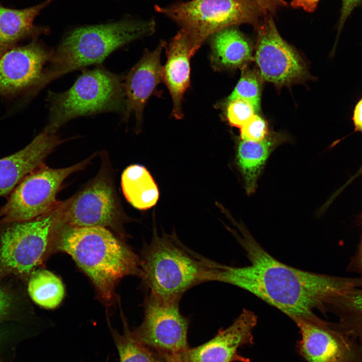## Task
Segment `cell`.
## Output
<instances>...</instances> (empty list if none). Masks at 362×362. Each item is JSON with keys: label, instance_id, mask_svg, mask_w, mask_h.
Wrapping results in <instances>:
<instances>
[{"label": "cell", "instance_id": "1", "mask_svg": "<svg viewBox=\"0 0 362 362\" xmlns=\"http://www.w3.org/2000/svg\"><path fill=\"white\" fill-rule=\"evenodd\" d=\"M237 239L249 264L233 266L218 263L213 281L246 290L276 308L294 322L318 321L316 310H328L336 297L362 287L360 278H343L301 270L281 262L238 224Z\"/></svg>", "mask_w": 362, "mask_h": 362}, {"label": "cell", "instance_id": "2", "mask_svg": "<svg viewBox=\"0 0 362 362\" xmlns=\"http://www.w3.org/2000/svg\"><path fill=\"white\" fill-rule=\"evenodd\" d=\"M58 226L57 249L69 254L87 275L105 303L113 302L122 278L139 276V257L107 228Z\"/></svg>", "mask_w": 362, "mask_h": 362}, {"label": "cell", "instance_id": "3", "mask_svg": "<svg viewBox=\"0 0 362 362\" xmlns=\"http://www.w3.org/2000/svg\"><path fill=\"white\" fill-rule=\"evenodd\" d=\"M139 277L148 295L179 302L188 290L213 281L218 264L189 249L174 235H155L143 248Z\"/></svg>", "mask_w": 362, "mask_h": 362}, {"label": "cell", "instance_id": "4", "mask_svg": "<svg viewBox=\"0 0 362 362\" xmlns=\"http://www.w3.org/2000/svg\"><path fill=\"white\" fill-rule=\"evenodd\" d=\"M154 29L153 20H127L72 30L52 52L41 79V88L64 74L101 63L116 49L151 34Z\"/></svg>", "mask_w": 362, "mask_h": 362}, {"label": "cell", "instance_id": "5", "mask_svg": "<svg viewBox=\"0 0 362 362\" xmlns=\"http://www.w3.org/2000/svg\"><path fill=\"white\" fill-rule=\"evenodd\" d=\"M49 122L46 126L56 132L75 118L108 112L124 111L125 96L121 77L101 67L85 70L68 90L50 92Z\"/></svg>", "mask_w": 362, "mask_h": 362}, {"label": "cell", "instance_id": "6", "mask_svg": "<svg viewBox=\"0 0 362 362\" xmlns=\"http://www.w3.org/2000/svg\"><path fill=\"white\" fill-rule=\"evenodd\" d=\"M189 35L197 51L215 33L241 24H255L262 15L250 0H192L166 7H155Z\"/></svg>", "mask_w": 362, "mask_h": 362}, {"label": "cell", "instance_id": "7", "mask_svg": "<svg viewBox=\"0 0 362 362\" xmlns=\"http://www.w3.org/2000/svg\"><path fill=\"white\" fill-rule=\"evenodd\" d=\"M58 207L33 219L0 227V276L30 275L42 262L53 232L60 222Z\"/></svg>", "mask_w": 362, "mask_h": 362}, {"label": "cell", "instance_id": "8", "mask_svg": "<svg viewBox=\"0 0 362 362\" xmlns=\"http://www.w3.org/2000/svg\"><path fill=\"white\" fill-rule=\"evenodd\" d=\"M88 161V159L61 168H52L43 163L33 169L0 207V226L30 220L56 208L60 203L56 195L63 181L83 168Z\"/></svg>", "mask_w": 362, "mask_h": 362}, {"label": "cell", "instance_id": "9", "mask_svg": "<svg viewBox=\"0 0 362 362\" xmlns=\"http://www.w3.org/2000/svg\"><path fill=\"white\" fill-rule=\"evenodd\" d=\"M144 310L142 323L132 331L139 341L160 357L180 355L189 348V320L180 313L179 302H164L147 294Z\"/></svg>", "mask_w": 362, "mask_h": 362}, {"label": "cell", "instance_id": "10", "mask_svg": "<svg viewBox=\"0 0 362 362\" xmlns=\"http://www.w3.org/2000/svg\"><path fill=\"white\" fill-rule=\"evenodd\" d=\"M52 51L37 40L16 46L0 57V99L29 98L41 89L40 83Z\"/></svg>", "mask_w": 362, "mask_h": 362}, {"label": "cell", "instance_id": "11", "mask_svg": "<svg viewBox=\"0 0 362 362\" xmlns=\"http://www.w3.org/2000/svg\"><path fill=\"white\" fill-rule=\"evenodd\" d=\"M255 60L260 76L277 86L304 80L305 64L297 52L280 35L273 19L266 17L257 29Z\"/></svg>", "mask_w": 362, "mask_h": 362}, {"label": "cell", "instance_id": "12", "mask_svg": "<svg viewBox=\"0 0 362 362\" xmlns=\"http://www.w3.org/2000/svg\"><path fill=\"white\" fill-rule=\"evenodd\" d=\"M294 322L301 335L297 350L305 362H362V344L337 324L322 319Z\"/></svg>", "mask_w": 362, "mask_h": 362}, {"label": "cell", "instance_id": "13", "mask_svg": "<svg viewBox=\"0 0 362 362\" xmlns=\"http://www.w3.org/2000/svg\"><path fill=\"white\" fill-rule=\"evenodd\" d=\"M117 210L112 188L99 177L67 201L61 203L60 224L71 227L112 226Z\"/></svg>", "mask_w": 362, "mask_h": 362}, {"label": "cell", "instance_id": "14", "mask_svg": "<svg viewBox=\"0 0 362 362\" xmlns=\"http://www.w3.org/2000/svg\"><path fill=\"white\" fill-rule=\"evenodd\" d=\"M257 316L251 311L244 309L233 322L218 331L212 339L179 355L183 362H250L241 355L238 349L253 343V331Z\"/></svg>", "mask_w": 362, "mask_h": 362}, {"label": "cell", "instance_id": "15", "mask_svg": "<svg viewBox=\"0 0 362 362\" xmlns=\"http://www.w3.org/2000/svg\"><path fill=\"white\" fill-rule=\"evenodd\" d=\"M165 46V42L161 41L153 51H146L126 76L123 84L125 96L124 119L133 113L137 123L142 122L147 100L162 81L160 55Z\"/></svg>", "mask_w": 362, "mask_h": 362}, {"label": "cell", "instance_id": "16", "mask_svg": "<svg viewBox=\"0 0 362 362\" xmlns=\"http://www.w3.org/2000/svg\"><path fill=\"white\" fill-rule=\"evenodd\" d=\"M62 140L46 128L26 146L0 159V197L8 196L31 171L44 160Z\"/></svg>", "mask_w": 362, "mask_h": 362}, {"label": "cell", "instance_id": "17", "mask_svg": "<svg viewBox=\"0 0 362 362\" xmlns=\"http://www.w3.org/2000/svg\"><path fill=\"white\" fill-rule=\"evenodd\" d=\"M165 47L167 59L162 67V81L171 97L172 115L176 119H181L184 117V95L190 86V59L197 51L189 35L182 29Z\"/></svg>", "mask_w": 362, "mask_h": 362}, {"label": "cell", "instance_id": "18", "mask_svg": "<svg viewBox=\"0 0 362 362\" xmlns=\"http://www.w3.org/2000/svg\"><path fill=\"white\" fill-rule=\"evenodd\" d=\"M210 62L216 70L240 67L251 58L248 41L233 27L223 29L211 36Z\"/></svg>", "mask_w": 362, "mask_h": 362}, {"label": "cell", "instance_id": "19", "mask_svg": "<svg viewBox=\"0 0 362 362\" xmlns=\"http://www.w3.org/2000/svg\"><path fill=\"white\" fill-rule=\"evenodd\" d=\"M49 1L21 10L0 7V57L20 41L48 32L34 25V20Z\"/></svg>", "mask_w": 362, "mask_h": 362}, {"label": "cell", "instance_id": "20", "mask_svg": "<svg viewBox=\"0 0 362 362\" xmlns=\"http://www.w3.org/2000/svg\"><path fill=\"white\" fill-rule=\"evenodd\" d=\"M285 140L282 134L273 133L260 141L242 140L238 143L237 162L248 195L255 191L258 178L271 153Z\"/></svg>", "mask_w": 362, "mask_h": 362}, {"label": "cell", "instance_id": "21", "mask_svg": "<svg viewBox=\"0 0 362 362\" xmlns=\"http://www.w3.org/2000/svg\"><path fill=\"white\" fill-rule=\"evenodd\" d=\"M121 186L127 200L138 209H148L158 199L157 186L149 172L142 165L127 167L122 174Z\"/></svg>", "mask_w": 362, "mask_h": 362}, {"label": "cell", "instance_id": "22", "mask_svg": "<svg viewBox=\"0 0 362 362\" xmlns=\"http://www.w3.org/2000/svg\"><path fill=\"white\" fill-rule=\"evenodd\" d=\"M28 291L34 302L47 309L57 307L64 295V288L61 280L45 269L35 270L31 274Z\"/></svg>", "mask_w": 362, "mask_h": 362}, {"label": "cell", "instance_id": "23", "mask_svg": "<svg viewBox=\"0 0 362 362\" xmlns=\"http://www.w3.org/2000/svg\"><path fill=\"white\" fill-rule=\"evenodd\" d=\"M123 332L121 334L109 325L117 348L120 362H159L156 355L134 336L123 317Z\"/></svg>", "mask_w": 362, "mask_h": 362}, {"label": "cell", "instance_id": "24", "mask_svg": "<svg viewBox=\"0 0 362 362\" xmlns=\"http://www.w3.org/2000/svg\"><path fill=\"white\" fill-rule=\"evenodd\" d=\"M260 84L259 78L256 73L252 70H245L225 103L241 99L250 103L256 113L260 109Z\"/></svg>", "mask_w": 362, "mask_h": 362}, {"label": "cell", "instance_id": "25", "mask_svg": "<svg viewBox=\"0 0 362 362\" xmlns=\"http://www.w3.org/2000/svg\"><path fill=\"white\" fill-rule=\"evenodd\" d=\"M224 103L226 119L233 127L240 128L256 113L250 103L241 99Z\"/></svg>", "mask_w": 362, "mask_h": 362}, {"label": "cell", "instance_id": "26", "mask_svg": "<svg viewBox=\"0 0 362 362\" xmlns=\"http://www.w3.org/2000/svg\"><path fill=\"white\" fill-rule=\"evenodd\" d=\"M268 133L266 122L255 114L240 128V137L242 140L260 141L267 136Z\"/></svg>", "mask_w": 362, "mask_h": 362}, {"label": "cell", "instance_id": "27", "mask_svg": "<svg viewBox=\"0 0 362 362\" xmlns=\"http://www.w3.org/2000/svg\"><path fill=\"white\" fill-rule=\"evenodd\" d=\"M342 5L340 16L339 19L338 26V35L337 40L343 29V26L349 16L351 15L354 9L358 6L362 2V0H341Z\"/></svg>", "mask_w": 362, "mask_h": 362}, {"label": "cell", "instance_id": "28", "mask_svg": "<svg viewBox=\"0 0 362 362\" xmlns=\"http://www.w3.org/2000/svg\"><path fill=\"white\" fill-rule=\"evenodd\" d=\"M254 2L259 8L264 15L275 13L277 10L287 5L284 0H250Z\"/></svg>", "mask_w": 362, "mask_h": 362}, {"label": "cell", "instance_id": "29", "mask_svg": "<svg viewBox=\"0 0 362 362\" xmlns=\"http://www.w3.org/2000/svg\"><path fill=\"white\" fill-rule=\"evenodd\" d=\"M13 303L12 296L0 287V322L8 315Z\"/></svg>", "mask_w": 362, "mask_h": 362}, {"label": "cell", "instance_id": "30", "mask_svg": "<svg viewBox=\"0 0 362 362\" xmlns=\"http://www.w3.org/2000/svg\"><path fill=\"white\" fill-rule=\"evenodd\" d=\"M350 270L357 273L362 279V238L358 248L349 266Z\"/></svg>", "mask_w": 362, "mask_h": 362}, {"label": "cell", "instance_id": "31", "mask_svg": "<svg viewBox=\"0 0 362 362\" xmlns=\"http://www.w3.org/2000/svg\"><path fill=\"white\" fill-rule=\"evenodd\" d=\"M320 0H292L291 5L294 8H302L308 12H313Z\"/></svg>", "mask_w": 362, "mask_h": 362}, {"label": "cell", "instance_id": "32", "mask_svg": "<svg viewBox=\"0 0 362 362\" xmlns=\"http://www.w3.org/2000/svg\"><path fill=\"white\" fill-rule=\"evenodd\" d=\"M355 130L362 132V98L356 104L352 116Z\"/></svg>", "mask_w": 362, "mask_h": 362}, {"label": "cell", "instance_id": "33", "mask_svg": "<svg viewBox=\"0 0 362 362\" xmlns=\"http://www.w3.org/2000/svg\"><path fill=\"white\" fill-rule=\"evenodd\" d=\"M163 362H183L179 355L166 354L161 356Z\"/></svg>", "mask_w": 362, "mask_h": 362}, {"label": "cell", "instance_id": "34", "mask_svg": "<svg viewBox=\"0 0 362 362\" xmlns=\"http://www.w3.org/2000/svg\"><path fill=\"white\" fill-rule=\"evenodd\" d=\"M4 336L0 334V345L4 342Z\"/></svg>", "mask_w": 362, "mask_h": 362}, {"label": "cell", "instance_id": "35", "mask_svg": "<svg viewBox=\"0 0 362 362\" xmlns=\"http://www.w3.org/2000/svg\"><path fill=\"white\" fill-rule=\"evenodd\" d=\"M0 362H3L1 359H0Z\"/></svg>", "mask_w": 362, "mask_h": 362}]
</instances>
